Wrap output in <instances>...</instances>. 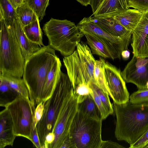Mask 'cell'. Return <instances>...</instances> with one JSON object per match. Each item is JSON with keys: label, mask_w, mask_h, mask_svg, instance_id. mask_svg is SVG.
I'll use <instances>...</instances> for the list:
<instances>
[{"label": "cell", "mask_w": 148, "mask_h": 148, "mask_svg": "<svg viewBox=\"0 0 148 148\" xmlns=\"http://www.w3.org/2000/svg\"><path fill=\"white\" fill-rule=\"evenodd\" d=\"M73 91L67 74L61 71L51 96L42 102V115L36 126L41 148H48L53 142L57 119L64 102Z\"/></svg>", "instance_id": "6da1fadb"}, {"label": "cell", "mask_w": 148, "mask_h": 148, "mask_svg": "<svg viewBox=\"0 0 148 148\" xmlns=\"http://www.w3.org/2000/svg\"><path fill=\"white\" fill-rule=\"evenodd\" d=\"M113 106L116 117V138L133 144L148 130V104L129 101L121 104L113 102Z\"/></svg>", "instance_id": "7a4b0ae2"}, {"label": "cell", "mask_w": 148, "mask_h": 148, "mask_svg": "<svg viewBox=\"0 0 148 148\" xmlns=\"http://www.w3.org/2000/svg\"><path fill=\"white\" fill-rule=\"evenodd\" d=\"M58 57L55 50L44 45L25 60L23 79L28 89L29 99L36 107L42 102L47 75Z\"/></svg>", "instance_id": "3957f363"}, {"label": "cell", "mask_w": 148, "mask_h": 148, "mask_svg": "<svg viewBox=\"0 0 148 148\" xmlns=\"http://www.w3.org/2000/svg\"><path fill=\"white\" fill-rule=\"evenodd\" d=\"M0 73L23 76L25 60L13 26L0 16Z\"/></svg>", "instance_id": "277c9868"}, {"label": "cell", "mask_w": 148, "mask_h": 148, "mask_svg": "<svg viewBox=\"0 0 148 148\" xmlns=\"http://www.w3.org/2000/svg\"><path fill=\"white\" fill-rule=\"evenodd\" d=\"M42 29L49 45L64 57L74 52L77 43L84 36L74 23L67 19L51 18L44 24Z\"/></svg>", "instance_id": "5b68a950"}, {"label": "cell", "mask_w": 148, "mask_h": 148, "mask_svg": "<svg viewBox=\"0 0 148 148\" xmlns=\"http://www.w3.org/2000/svg\"><path fill=\"white\" fill-rule=\"evenodd\" d=\"M76 49L71 55L65 56L63 62L73 89L79 84L95 83L94 75L96 60L90 48L85 42L77 43Z\"/></svg>", "instance_id": "8992f818"}, {"label": "cell", "mask_w": 148, "mask_h": 148, "mask_svg": "<svg viewBox=\"0 0 148 148\" xmlns=\"http://www.w3.org/2000/svg\"><path fill=\"white\" fill-rule=\"evenodd\" d=\"M102 121L92 119L77 110L69 132L71 148H100Z\"/></svg>", "instance_id": "52a82bcc"}, {"label": "cell", "mask_w": 148, "mask_h": 148, "mask_svg": "<svg viewBox=\"0 0 148 148\" xmlns=\"http://www.w3.org/2000/svg\"><path fill=\"white\" fill-rule=\"evenodd\" d=\"M9 111L15 134L32 141L31 133L36 107L29 98L19 95L5 107Z\"/></svg>", "instance_id": "ba28073f"}, {"label": "cell", "mask_w": 148, "mask_h": 148, "mask_svg": "<svg viewBox=\"0 0 148 148\" xmlns=\"http://www.w3.org/2000/svg\"><path fill=\"white\" fill-rule=\"evenodd\" d=\"M77 26L83 34H92L97 37L107 47L114 59L121 58L122 52L127 50L132 38L109 34L92 21L89 17L84 18Z\"/></svg>", "instance_id": "9c48e42d"}, {"label": "cell", "mask_w": 148, "mask_h": 148, "mask_svg": "<svg viewBox=\"0 0 148 148\" xmlns=\"http://www.w3.org/2000/svg\"><path fill=\"white\" fill-rule=\"evenodd\" d=\"M78 104L77 97L73 91L61 110L53 132V140L48 148H61L69 134L72 121L77 110Z\"/></svg>", "instance_id": "30bf717a"}, {"label": "cell", "mask_w": 148, "mask_h": 148, "mask_svg": "<svg viewBox=\"0 0 148 148\" xmlns=\"http://www.w3.org/2000/svg\"><path fill=\"white\" fill-rule=\"evenodd\" d=\"M103 72L109 95L118 104L129 101L130 94L120 69L102 58Z\"/></svg>", "instance_id": "8fae6325"}, {"label": "cell", "mask_w": 148, "mask_h": 148, "mask_svg": "<svg viewBox=\"0 0 148 148\" xmlns=\"http://www.w3.org/2000/svg\"><path fill=\"white\" fill-rule=\"evenodd\" d=\"M121 74L126 82L135 84L138 89L148 88V57L133 56Z\"/></svg>", "instance_id": "7c38bea8"}, {"label": "cell", "mask_w": 148, "mask_h": 148, "mask_svg": "<svg viewBox=\"0 0 148 148\" xmlns=\"http://www.w3.org/2000/svg\"><path fill=\"white\" fill-rule=\"evenodd\" d=\"M131 40L133 56L141 58L148 57V10L142 13L132 32Z\"/></svg>", "instance_id": "4fadbf2b"}, {"label": "cell", "mask_w": 148, "mask_h": 148, "mask_svg": "<svg viewBox=\"0 0 148 148\" xmlns=\"http://www.w3.org/2000/svg\"><path fill=\"white\" fill-rule=\"evenodd\" d=\"M90 20L103 30L114 36L131 38L132 32L129 31L113 17L106 15L90 16Z\"/></svg>", "instance_id": "5bb4252c"}, {"label": "cell", "mask_w": 148, "mask_h": 148, "mask_svg": "<svg viewBox=\"0 0 148 148\" xmlns=\"http://www.w3.org/2000/svg\"><path fill=\"white\" fill-rule=\"evenodd\" d=\"M16 136L11 116L8 110L5 108L0 112V148L12 146Z\"/></svg>", "instance_id": "9a60e30c"}, {"label": "cell", "mask_w": 148, "mask_h": 148, "mask_svg": "<svg viewBox=\"0 0 148 148\" xmlns=\"http://www.w3.org/2000/svg\"><path fill=\"white\" fill-rule=\"evenodd\" d=\"M13 26L16 37L25 60L41 47H39L38 44L31 41L28 38L18 16L14 21Z\"/></svg>", "instance_id": "2e32d148"}, {"label": "cell", "mask_w": 148, "mask_h": 148, "mask_svg": "<svg viewBox=\"0 0 148 148\" xmlns=\"http://www.w3.org/2000/svg\"><path fill=\"white\" fill-rule=\"evenodd\" d=\"M142 12L135 9L124 10L118 12L105 14L112 16L127 30L132 32L139 22Z\"/></svg>", "instance_id": "e0dca14e"}, {"label": "cell", "mask_w": 148, "mask_h": 148, "mask_svg": "<svg viewBox=\"0 0 148 148\" xmlns=\"http://www.w3.org/2000/svg\"><path fill=\"white\" fill-rule=\"evenodd\" d=\"M61 61L58 58L47 75L42 93V102L46 101L51 96L61 71Z\"/></svg>", "instance_id": "ac0fdd59"}, {"label": "cell", "mask_w": 148, "mask_h": 148, "mask_svg": "<svg viewBox=\"0 0 148 148\" xmlns=\"http://www.w3.org/2000/svg\"><path fill=\"white\" fill-rule=\"evenodd\" d=\"M128 0H103L91 16L94 17L120 12L129 8Z\"/></svg>", "instance_id": "d6986e66"}, {"label": "cell", "mask_w": 148, "mask_h": 148, "mask_svg": "<svg viewBox=\"0 0 148 148\" xmlns=\"http://www.w3.org/2000/svg\"><path fill=\"white\" fill-rule=\"evenodd\" d=\"M77 110L92 119L103 120L101 113L91 94L78 103Z\"/></svg>", "instance_id": "ffe728a7"}, {"label": "cell", "mask_w": 148, "mask_h": 148, "mask_svg": "<svg viewBox=\"0 0 148 148\" xmlns=\"http://www.w3.org/2000/svg\"><path fill=\"white\" fill-rule=\"evenodd\" d=\"M84 34L92 54L97 55L103 58L114 60L107 47L97 37L92 34L85 33Z\"/></svg>", "instance_id": "44dd1931"}, {"label": "cell", "mask_w": 148, "mask_h": 148, "mask_svg": "<svg viewBox=\"0 0 148 148\" xmlns=\"http://www.w3.org/2000/svg\"><path fill=\"white\" fill-rule=\"evenodd\" d=\"M0 76L7 81L12 89L19 95L29 98L28 90L23 79L6 73H0Z\"/></svg>", "instance_id": "7402d4cb"}, {"label": "cell", "mask_w": 148, "mask_h": 148, "mask_svg": "<svg viewBox=\"0 0 148 148\" xmlns=\"http://www.w3.org/2000/svg\"><path fill=\"white\" fill-rule=\"evenodd\" d=\"M38 18L35 21L23 27L25 34L31 41L38 44L40 47L44 45L42 42V32Z\"/></svg>", "instance_id": "603a6c76"}, {"label": "cell", "mask_w": 148, "mask_h": 148, "mask_svg": "<svg viewBox=\"0 0 148 148\" xmlns=\"http://www.w3.org/2000/svg\"><path fill=\"white\" fill-rule=\"evenodd\" d=\"M16 12L23 27L30 24L38 18L34 11L26 3L18 8Z\"/></svg>", "instance_id": "cb8c5ba5"}, {"label": "cell", "mask_w": 148, "mask_h": 148, "mask_svg": "<svg viewBox=\"0 0 148 148\" xmlns=\"http://www.w3.org/2000/svg\"><path fill=\"white\" fill-rule=\"evenodd\" d=\"M94 75L95 83L104 92L108 94L103 72L102 58L96 60L94 66Z\"/></svg>", "instance_id": "d4e9b609"}, {"label": "cell", "mask_w": 148, "mask_h": 148, "mask_svg": "<svg viewBox=\"0 0 148 148\" xmlns=\"http://www.w3.org/2000/svg\"><path fill=\"white\" fill-rule=\"evenodd\" d=\"M0 16L11 24L14 23L17 17L16 10L8 0H0Z\"/></svg>", "instance_id": "484cf974"}, {"label": "cell", "mask_w": 148, "mask_h": 148, "mask_svg": "<svg viewBox=\"0 0 148 148\" xmlns=\"http://www.w3.org/2000/svg\"><path fill=\"white\" fill-rule=\"evenodd\" d=\"M49 0H25L27 4L35 13L40 21L43 18Z\"/></svg>", "instance_id": "4316f807"}, {"label": "cell", "mask_w": 148, "mask_h": 148, "mask_svg": "<svg viewBox=\"0 0 148 148\" xmlns=\"http://www.w3.org/2000/svg\"><path fill=\"white\" fill-rule=\"evenodd\" d=\"M0 106L5 107L10 102L8 96L10 95L16 97L19 94L12 89L8 82L4 79L0 81Z\"/></svg>", "instance_id": "83f0119b"}, {"label": "cell", "mask_w": 148, "mask_h": 148, "mask_svg": "<svg viewBox=\"0 0 148 148\" xmlns=\"http://www.w3.org/2000/svg\"><path fill=\"white\" fill-rule=\"evenodd\" d=\"M89 86L91 88L95 91L110 115L113 114L114 110L113 105L110 101L108 96L109 95L104 92L94 82H90L89 84Z\"/></svg>", "instance_id": "f1b7e54d"}, {"label": "cell", "mask_w": 148, "mask_h": 148, "mask_svg": "<svg viewBox=\"0 0 148 148\" xmlns=\"http://www.w3.org/2000/svg\"><path fill=\"white\" fill-rule=\"evenodd\" d=\"M129 101L134 104H148V88L134 92L130 96Z\"/></svg>", "instance_id": "f546056e"}, {"label": "cell", "mask_w": 148, "mask_h": 148, "mask_svg": "<svg viewBox=\"0 0 148 148\" xmlns=\"http://www.w3.org/2000/svg\"><path fill=\"white\" fill-rule=\"evenodd\" d=\"M74 92L77 96L78 103H79L90 94L92 91L88 85L82 83L78 85L74 89Z\"/></svg>", "instance_id": "4dcf8cb0"}, {"label": "cell", "mask_w": 148, "mask_h": 148, "mask_svg": "<svg viewBox=\"0 0 148 148\" xmlns=\"http://www.w3.org/2000/svg\"><path fill=\"white\" fill-rule=\"evenodd\" d=\"M128 6L142 12L148 10V0H128Z\"/></svg>", "instance_id": "1f68e13d"}, {"label": "cell", "mask_w": 148, "mask_h": 148, "mask_svg": "<svg viewBox=\"0 0 148 148\" xmlns=\"http://www.w3.org/2000/svg\"><path fill=\"white\" fill-rule=\"evenodd\" d=\"M91 89L92 90V92L91 95L101 113L103 120L105 119L110 114L99 98L95 91L94 90Z\"/></svg>", "instance_id": "d6a6232c"}, {"label": "cell", "mask_w": 148, "mask_h": 148, "mask_svg": "<svg viewBox=\"0 0 148 148\" xmlns=\"http://www.w3.org/2000/svg\"><path fill=\"white\" fill-rule=\"evenodd\" d=\"M148 145V130L130 148H143Z\"/></svg>", "instance_id": "836d02e7"}, {"label": "cell", "mask_w": 148, "mask_h": 148, "mask_svg": "<svg viewBox=\"0 0 148 148\" xmlns=\"http://www.w3.org/2000/svg\"><path fill=\"white\" fill-rule=\"evenodd\" d=\"M31 142L36 148H41L39 139L37 128L33 125L31 133Z\"/></svg>", "instance_id": "e575fe53"}, {"label": "cell", "mask_w": 148, "mask_h": 148, "mask_svg": "<svg viewBox=\"0 0 148 148\" xmlns=\"http://www.w3.org/2000/svg\"><path fill=\"white\" fill-rule=\"evenodd\" d=\"M124 148L118 143L111 140H102L100 148Z\"/></svg>", "instance_id": "d590c367"}, {"label": "cell", "mask_w": 148, "mask_h": 148, "mask_svg": "<svg viewBox=\"0 0 148 148\" xmlns=\"http://www.w3.org/2000/svg\"><path fill=\"white\" fill-rule=\"evenodd\" d=\"M103 0H91L90 5L92 10V14L95 13Z\"/></svg>", "instance_id": "8d00e7d4"}, {"label": "cell", "mask_w": 148, "mask_h": 148, "mask_svg": "<svg viewBox=\"0 0 148 148\" xmlns=\"http://www.w3.org/2000/svg\"><path fill=\"white\" fill-rule=\"evenodd\" d=\"M16 10L25 3V0H8Z\"/></svg>", "instance_id": "74e56055"}, {"label": "cell", "mask_w": 148, "mask_h": 148, "mask_svg": "<svg viewBox=\"0 0 148 148\" xmlns=\"http://www.w3.org/2000/svg\"><path fill=\"white\" fill-rule=\"evenodd\" d=\"M130 52L127 50L123 51L121 54V57L125 60L128 59L130 56Z\"/></svg>", "instance_id": "f35d334b"}, {"label": "cell", "mask_w": 148, "mask_h": 148, "mask_svg": "<svg viewBox=\"0 0 148 148\" xmlns=\"http://www.w3.org/2000/svg\"><path fill=\"white\" fill-rule=\"evenodd\" d=\"M80 3L81 5L87 6L90 5L91 0H75Z\"/></svg>", "instance_id": "ab89813d"}, {"label": "cell", "mask_w": 148, "mask_h": 148, "mask_svg": "<svg viewBox=\"0 0 148 148\" xmlns=\"http://www.w3.org/2000/svg\"><path fill=\"white\" fill-rule=\"evenodd\" d=\"M145 148H148V145H147V146H146Z\"/></svg>", "instance_id": "60d3db41"}, {"label": "cell", "mask_w": 148, "mask_h": 148, "mask_svg": "<svg viewBox=\"0 0 148 148\" xmlns=\"http://www.w3.org/2000/svg\"></svg>", "instance_id": "b9f144b4"}]
</instances>
